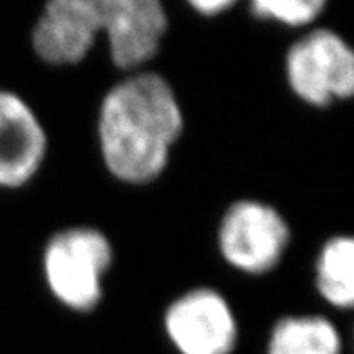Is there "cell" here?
<instances>
[{
	"instance_id": "cell-10",
	"label": "cell",
	"mask_w": 354,
	"mask_h": 354,
	"mask_svg": "<svg viewBox=\"0 0 354 354\" xmlns=\"http://www.w3.org/2000/svg\"><path fill=\"white\" fill-rule=\"evenodd\" d=\"M326 3L328 0H251V12L261 20L304 28L322 15Z\"/></svg>"
},
{
	"instance_id": "cell-3",
	"label": "cell",
	"mask_w": 354,
	"mask_h": 354,
	"mask_svg": "<svg viewBox=\"0 0 354 354\" xmlns=\"http://www.w3.org/2000/svg\"><path fill=\"white\" fill-rule=\"evenodd\" d=\"M112 263V243L92 227L61 230L43 251L44 281L51 294L76 312H91L99 305L104 277Z\"/></svg>"
},
{
	"instance_id": "cell-7",
	"label": "cell",
	"mask_w": 354,
	"mask_h": 354,
	"mask_svg": "<svg viewBox=\"0 0 354 354\" xmlns=\"http://www.w3.org/2000/svg\"><path fill=\"white\" fill-rule=\"evenodd\" d=\"M48 135L26 100L0 88V189L24 187L41 169Z\"/></svg>"
},
{
	"instance_id": "cell-2",
	"label": "cell",
	"mask_w": 354,
	"mask_h": 354,
	"mask_svg": "<svg viewBox=\"0 0 354 354\" xmlns=\"http://www.w3.org/2000/svg\"><path fill=\"white\" fill-rule=\"evenodd\" d=\"M166 32L161 0H46L32 44L44 63L74 66L105 35L112 63L133 73L158 55Z\"/></svg>"
},
{
	"instance_id": "cell-11",
	"label": "cell",
	"mask_w": 354,
	"mask_h": 354,
	"mask_svg": "<svg viewBox=\"0 0 354 354\" xmlns=\"http://www.w3.org/2000/svg\"><path fill=\"white\" fill-rule=\"evenodd\" d=\"M197 13L205 17H215L232 8L238 0H185Z\"/></svg>"
},
{
	"instance_id": "cell-5",
	"label": "cell",
	"mask_w": 354,
	"mask_h": 354,
	"mask_svg": "<svg viewBox=\"0 0 354 354\" xmlns=\"http://www.w3.org/2000/svg\"><path fill=\"white\" fill-rule=\"evenodd\" d=\"M221 258L236 271L263 276L284 258L290 228L276 207L243 198L225 212L216 233Z\"/></svg>"
},
{
	"instance_id": "cell-1",
	"label": "cell",
	"mask_w": 354,
	"mask_h": 354,
	"mask_svg": "<svg viewBox=\"0 0 354 354\" xmlns=\"http://www.w3.org/2000/svg\"><path fill=\"white\" fill-rule=\"evenodd\" d=\"M183 131L180 102L167 79L154 71H133L100 102V156L120 183L145 185L156 180L169 165Z\"/></svg>"
},
{
	"instance_id": "cell-6",
	"label": "cell",
	"mask_w": 354,
	"mask_h": 354,
	"mask_svg": "<svg viewBox=\"0 0 354 354\" xmlns=\"http://www.w3.org/2000/svg\"><path fill=\"white\" fill-rule=\"evenodd\" d=\"M165 328L183 354H230L238 338L236 318L227 299L207 287L176 299L165 315Z\"/></svg>"
},
{
	"instance_id": "cell-8",
	"label": "cell",
	"mask_w": 354,
	"mask_h": 354,
	"mask_svg": "<svg viewBox=\"0 0 354 354\" xmlns=\"http://www.w3.org/2000/svg\"><path fill=\"white\" fill-rule=\"evenodd\" d=\"M315 286L325 302L336 308L354 304V240L336 234L320 248L315 263Z\"/></svg>"
},
{
	"instance_id": "cell-4",
	"label": "cell",
	"mask_w": 354,
	"mask_h": 354,
	"mask_svg": "<svg viewBox=\"0 0 354 354\" xmlns=\"http://www.w3.org/2000/svg\"><path fill=\"white\" fill-rule=\"evenodd\" d=\"M290 91L312 107H330L354 94V51L342 35L313 28L286 53Z\"/></svg>"
},
{
	"instance_id": "cell-9",
	"label": "cell",
	"mask_w": 354,
	"mask_h": 354,
	"mask_svg": "<svg viewBox=\"0 0 354 354\" xmlns=\"http://www.w3.org/2000/svg\"><path fill=\"white\" fill-rule=\"evenodd\" d=\"M342 339L323 317H287L274 326L269 354H339Z\"/></svg>"
}]
</instances>
